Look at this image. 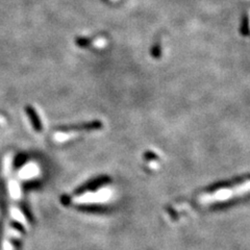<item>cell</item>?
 Here are the masks:
<instances>
[{
  "label": "cell",
  "instance_id": "obj_2",
  "mask_svg": "<svg viewBox=\"0 0 250 250\" xmlns=\"http://www.w3.org/2000/svg\"><path fill=\"white\" fill-rule=\"evenodd\" d=\"M249 21H250V12H249Z\"/></svg>",
  "mask_w": 250,
  "mask_h": 250
},
{
  "label": "cell",
  "instance_id": "obj_1",
  "mask_svg": "<svg viewBox=\"0 0 250 250\" xmlns=\"http://www.w3.org/2000/svg\"><path fill=\"white\" fill-rule=\"evenodd\" d=\"M249 192H250V181L233 188H230V189H221L219 191H216L215 193L202 195V196L199 198V202L201 205H210V203L225 201L232 197L241 196V195H244Z\"/></svg>",
  "mask_w": 250,
  "mask_h": 250
}]
</instances>
